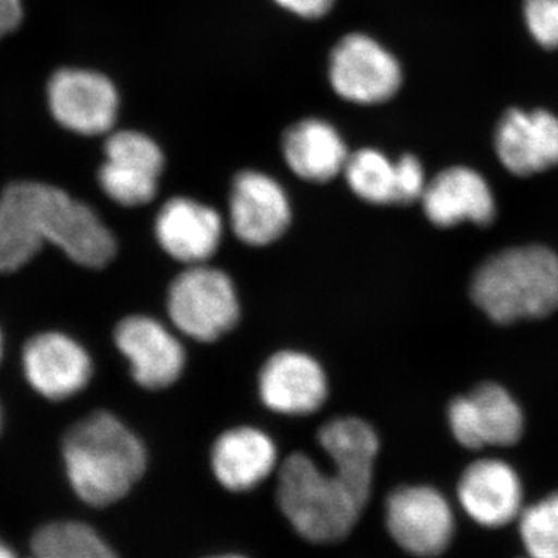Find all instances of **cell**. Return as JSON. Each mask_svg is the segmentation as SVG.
<instances>
[{"mask_svg":"<svg viewBox=\"0 0 558 558\" xmlns=\"http://www.w3.org/2000/svg\"><path fill=\"white\" fill-rule=\"evenodd\" d=\"M43 247L33 219L28 183L7 186L0 196V274L20 270Z\"/></svg>","mask_w":558,"mask_h":558,"instance_id":"obj_22","label":"cell"},{"mask_svg":"<svg viewBox=\"0 0 558 558\" xmlns=\"http://www.w3.org/2000/svg\"><path fill=\"white\" fill-rule=\"evenodd\" d=\"M422 207L429 222L442 229L470 222L488 226L497 216V201L490 183L481 172L454 165L428 180Z\"/></svg>","mask_w":558,"mask_h":558,"instance_id":"obj_15","label":"cell"},{"mask_svg":"<svg viewBox=\"0 0 558 558\" xmlns=\"http://www.w3.org/2000/svg\"><path fill=\"white\" fill-rule=\"evenodd\" d=\"M519 527L527 558H558V492L523 509Z\"/></svg>","mask_w":558,"mask_h":558,"instance_id":"obj_25","label":"cell"},{"mask_svg":"<svg viewBox=\"0 0 558 558\" xmlns=\"http://www.w3.org/2000/svg\"><path fill=\"white\" fill-rule=\"evenodd\" d=\"M100 185L110 201L121 207H142L156 197L165 168L160 146L137 131L110 134L105 145Z\"/></svg>","mask_w":558,"mask_h":558,"instance_id":"obj_8","label":"cell"},{"mask_svg":"<svg viewBox=\"0 0 558 558\" xmlns=\"http://www.w3.org/2000/svg\"><path fill=\"white\" fill-rule=\"evenodd\" d=\"M47 92L54 120L76 134H108L119 117V90L108 76L94 70H58Z\"/></svg>","mask_w":558,"mask_h":558,"instance_id":"obj_9","label":"cell"},{"mask_svg":"<svg viewBox=\"0 0 558 558\" xmlns=\"http://www.w3.org/2000/svg\"><path fill=\"white\" fill-rule=\"evenodd\" d=\"M292 208L284 189L260 171H242L230 194V226L244 244L264 247L288 231Z\"/></svg>","mask_w":558,"mask_h":558,"instance_id":"obj_13","label":"cell"},{"mask_svg":"<svg viewBox=\"0 0 558 558\" xmlns=\"http://www.w3.org/2000/svg\"><path fill=\"white\" fill-rule=\"evenodd\" d=\"M277 499L293 529L314 543L347 538L366 506L341 476L323 472L300 451L279 469Z\"/></svg>","mask_w":558,"mask_h":558,"instance_id":"obj_3","label":"cell"},{"mask_svg":"<svg viewBox=\"0 0 558 558\" xmlns=\"http://www.w3.org/2000/svg\"><path fill=\"white\" fill-rule=\"evenodd\" d=\"M458 498L470 519L484 527H502L523 512L519 473L501 459L484 458L470 464L458 484Z\"/></svg>","mask_w":558,"mask_h":558,"instance_id":"obj_16","label":"cell"},{"mask_svg":"<svg viewBox=\"0 0 558 558\" xmlns=\"http://www.w3.org/2000/svg\"><path fill=\"white\" fill-rule=\"evenodd\" d=\"M499 163L517 178L558 167V116L545 108H512L502 113L494 134Z\"/></svg>","mask_w":558,"mask_h":558,"instance_id":"obj_11","label":"cell"},{"mask_svg":"<svg viewBox=\"0 0 558 558\" xmlns=\"http://www.w3.org/2000/svg\"><path fill=\"white\" fill-rule=\"evenodd\" d=\"M396 172H398L396 205H410L417 201L421 202L428 185L424 163L413 154H403L396 160Z\"/></svg>","mask_w":558,"mask_h":558,"instance_id":"obj_27","label":"cell"},{"mask_svg":"<svg viewBox=\"0 0 558 558\" xmlns=\"http://www.w3.org/2000/svg\"><path fill=\"white\" fill-rule=\"evenodd\" d=\"M328 76L340 98L359 106L384 105L403 84L398 57L365 33H351L339 40L330 51Z\"/></svg>","mask_w":558,"mask_h":558,"instance_id":"obj_5","label":"cell"},{"mask_svg":"<svg viewBox=\"0 0 558 558\" xmlns=\"http://www.w3.org/2000/svg\"><path fill=\"white\" fill-rule=\"evenodd\" d=\"M319 446L328 453L333 472L368 502L374 480V462L379 453V438L368 422L357 417H339L318 433Z\"/></svg>","mask_w":558,"mask_h":558,"instance_id":"obj_20","label":"cell"},{"mask_svg":"<svg viewBox=\"0 0 558 558\" xmlns=\"http://www.w3.org/2000/svg\"><path fill=\"white\" fill-rule=\"evenodd\" d=\"M387 527L411 556L435 558L446 553L453 539V510L436 488L399 487L387 499Z\"/></svg>","mask_w":558,"mask_h":558,"instance_id":"obj_7","label":"cell"},{"mask_svg":"<svg viewBox=\"0 0 558 558\" xmlns=\"http://www.w3.org/2000/svg\"><path fill=\"white\" fill-rule=\"evenodd\" d=\"M470 290L498 325L546 317L558 307V256L542 245L502 250L481 264Z\"/></svg>","mask_w":558,"mask_h":558,"instance_id":"obj_2","label":"cell"},{"mask_svg":"<svg viewBox=\"0 0 558 558\" xmlns=\"http://www.w3.org/2000/svg\"><path fill=\"white\" fill-rule=\"evenodd\" d=\"M222 231L219 213L190 197H172L156 218L160 247L171 258L190 266L204 264L218 252Z\"/></svg>","mask_w":558,"mask_h":558,"instance_id":"obj_18","label":"cell"},{"mask_svg":"<svg viewBox=\"0 0 558 558\" xmlns=\"http://www.w3.org/2000/svg\"><path fill=\"white\" fill-rule=\"evenodd\" d=\"M0 558H17L16 554L13 553L9 548V546L5 545V543L0 542Z\"/></svg>","mask_w":558,"mask_h":558,"instance_id":"obj_30","label":"cell"},{"mask_svg":"<svg viewBox=\"0 0 558 558\" xmlns=\"http://www.w3.org/2000/svg\"><path fill=\"white\" fill-rule=\"evenodd\" d=\"M0 357H2V333H0Z\"/></svg>","mask_w":558,"mask_h":558,"instance_id":"obj_31","label":"cell"},{"mask_svg":"<svg viewBox=\"0 0 558 558\" xmlns=\"http://www.w3.org/2000/svg\"><path fill=\"white\" fill-rule=\"evenodd\" d=\"M62 457L73 490L95 508L126 497L148 465L142 440L108 411L72 425L62 440Z\"/></svg>","mask_w":558,"mask_h":558,"instance_id":"obj_1","label":"cell"},{"mask_svg":"<svg viewBox=\"0 0 558 558\" xmlns=\"http://www.w3.org/2000/svg\"><path fill=\"white\" fill-rule=\"evenodd\" d=\"M113 339L121 354L130 362L132 377L140 387H171L185 369L183 344L157 319L146 315L121 319Z\"/></svg>","mask_w":558,"mask_h":558,"instance_id":"obj_12","label":"cell"},{"mask_svg":"<svg viewBox=\"0 0 558 558\" xmlns=\"http://www.w3.org/2000/svg\"><path fill=\"white\" fill-rule=\"evenodd\" d=\"M282 154L293 174L314 183L336 179L351 156L337 128L319 119L301 120L290 126L282 140Z\"/></svg>","mask_w":558,"mask_h":558,"instance_id":"obj_21","label":"cell"},{"mask_svg":"<svg viewBox=\"0 0 558 558\" xmlns=\"http://www.w3.org/2000/svg\"><path fill=\"white\" fill-rule=\"evenodd\" d=\"M0 424H2V413H0Z\"/></svg>","mask_w":558,"mask_h":558,"instance_id":"obj_33","label":"cell"},{"mask_svg":"<svg viewBox=\"0 0 558 558\" xmlns=\"http://www.w3.org/2000/svg\"><path fill=\"white\" fill-rule=\"evenodd\" d=\"M215 558H242V557H236V556H223V557H215Z\"/></svg>","mask_w":558,"mask_h":558,"instance_id":"obj_32","label":"cell"},{"mask_svg":"<svg viewBox=\"0 0 558 558\" xmlns=\"http://www.w3.org/2000/svg\"><path fill=\"white\" fill-rule=\"evenodd\" d=\"M28 558H119L108 543L83 523L47 524L32 539Z\"/></svg>","mask_w":558,"mask_h":558,"instance_id":"obj_24","label":"cell"},{"mask_svg":"<svg viewBox=\"0 0 558 558\" xmlns=\"http://www.w3.org/2000/svg\"><path fill=\"white\" fill-rule=\"evenodd\" d=\"M39 204L47 244L50 242L73 263L89 269H102L113 259L116 236L94 209L46 183H40Z\"/></svg>","mask_w":558,"mask_h":558,"instance_id":"obj_6","label":"cell"},{"mask_svg":"<svg viewBox=\"0 0 558 558\" xmlns=\"http://www.w3.org/2000/svg\"><path fill=\"white\" fill-rule=\"evenodd\" d=\"M447 416L454 439L469 450L513 446L523 436V411L501 385L483 384L451 400Z\"/></svg>","mask_w":558,"mask_h":558,"instance_id":"obj_10","label":"cell"},{"mask_svg":"<svg viewBox=\"0 0 558 558\" xmlns=\"http://www.w3.org/2000/svg\"><path fill=\"white\" fill-rule=\"evenodd\" d=\"M21 0H0V38L13 32L22 21Z\"/></svg>","mask_w":558,"mask_h":558,"instance_id":"obj_29","label":"cell"},{"mask_svg":"<svg viewBox=\"0 0 558 558\" xmlns=\"http://www.w3.org/2000/svg\"><path fill=\"white\" fill-rule=\"evenodd\" d=\"M348 186L359 199L373 205H396L398 172L396 160L379 149L363 148L352 153L343 171Z\"/></svg>","mask_w":558,"mask_h":558,"instance_id":"obj_23","label":"cell"},{"mask_svg":"<svg viewBox=\"0 0 558 558\" xmlns=\"http://www.w3.org/2000/svg\"><path fill=\"white\" fill-rule=\"evenodd\" d=\"M278 451L269 435L253 427L222 433L211 450V468L220 486L245 492L274 472Z\"/></svg>","mask_w":558,"mask_h":558,"instance_id":"obj_19","label":"cell"},{"mask_svg":"<svg viewBox=\"0 0 558 558\" xmlns=\"http://www.w3.org/2000/svg\"><path fill=\"white\" fill-rule=\"evenodd\" d=\"M524 27L545 50H558V0H523Z\"/></svg>","mask_w":558,"mask_h":558,"instance_id":"obj_26","label":"cell"},{"mask_svg":"<svg viewBox=\"0 0 558 558\" xmlns=\"http://www.w3.org/2000/svg\"><path fill=\"white\" fill-rule=\"evenodd\" d=\"M168 315L190 339L209 343L238 325L241 307L236 289L226 271L191 266L172 281L167 300Z\"/></svg>","mask_w":558,"mask_h":558,"instance_id":"obj_4","label":"cell"},{"mask_svg":"<svg viewBox=\"0 0 558 558\" xmlns=\"http://www.w3.org/2000/svg\"><path fill=\"white\" fill-rule=\"evenodd\" d=\"M22 362L28 384L50 400H64L78 395L94 374L86 349L61 332L33 337L24 348Z\"/></svg>","mask_w":558,"mask_h":558,"instance_id":"obj_14","label":"cell"},{"mask_svg":"<svg viewBox=\"0 0 558 558\" xmlns=\"http://www.w3.org/2000/svg\"><path fill=\"white\" fill-rule=\"evenodd\" d=\"M328 389L325 369L304 352H278L260 369V399L275 413L288 416L315 413L328 399Z\"/></svg>","mask_w":558,"mask_h":558,"instance_id":"obj_17","label":"cell"},{"mask_svg":"<svg viewBox=\"0 0 558 558\" xmlns=\"http://www.w3.org/2000/svg\"><path fill=\"white\" fill-rule=\"evenodd\" d=\"M281 9L303 20H319L332 10L336 0H275Z\"/></svg>","mask_w":558,"mask_h":558,"instance_id":"obj_28","label":"cell"}]
</instances>
